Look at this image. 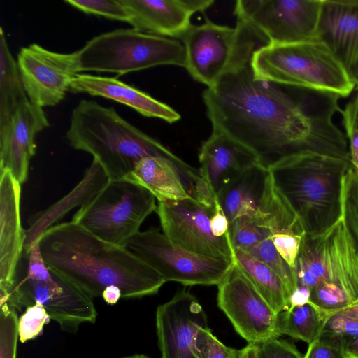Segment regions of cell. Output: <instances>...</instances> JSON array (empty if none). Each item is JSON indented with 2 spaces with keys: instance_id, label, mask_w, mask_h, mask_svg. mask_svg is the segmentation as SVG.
Here are the masks:
<instances>
[{
  "instance_id": "cell-1",
  "label": "cell",
  "mask_w": 358,
  "mask_h": 358,
  "mask_svg": "<svg viewBox=\"0 0 358 358\" xmlns=\"http://www.w3.org/2000/svg\"><path fill=\"white\" fill-rule=\"evenodd\" d=\"M255 50L203 93L213 129L240 142L268 169L290 157L317 154L350 160L346 136L334 124L339 95L257 78Z\"/></svg>"
},
{
  "instance_id": "cell-2",
  "label": "cell",
  "mask_w": 358,
  "mask_h": 358,
  "mask_svg": "<svg viewBox=\"0 0 358 358\" xmlns=\"http://www.w3.org/2000/svg\"><path fill=\"white\" fill-rule=\"evenodd\" d=\"M37 242L48 267L92 299L110 285L121 289L122 298H141L157 294L166 282L124 246L104 241L72 221L50 227Z\"/></svg>"
},
{
  "instance_id": "cell-3",
  "label": "cell",
  "mask_w": 358,
  "mask_h": 358,
  "mask_svg": "<svg viewBox=\"0 0 358 358\" xmlns=\"http://www.w3.org/2000/svg\"><path fill=\"white\" fill-rule=\"evenodd\" d=\"M350 166V160L304 154L285 159L268 170L306 234L316 236L342 220L344 181Z\"/></svg>"
},
{
  "instance_id": "cell-4",
  "label": "cell",
  "mask_w": 358,
  "mask_h": 358,
  "mask_svg": "<svg viewBox=\"0 0 358 358\" xmlns=\"http://www.w3.org/2000/svg\"><path fill=\"white\" fill-rule=\"evenodd\" d=\"M66 137L73 148L91 154L110 180L124 179L145 157L181 159L122 118L113 108L94 101L82 99L73 109Z\"/></svg>"
},
{
  "instance_id": "cell-5",
  "label": "cell",
  "mask_w": 358,
  "mask_h": 358,
  "mask_svg": "<svg viewBox=\"0 0 358 358\" xmlns=\"http://www.w3.org/2000/svg\"><path fill=\"white\" fill-rule=\"evenodd\" d=\"M255 76L278 84L331 92L341 98L355 90L345 70L320 39L292 43H268L251 59Z\"/></svg>"
},
{
  "instance_id": "cell-6",
  "label": "cell",
  "mask_w": 358,
  "mask_h": 358,
  "mask_svg": "<svg viewBox=\"0 0 358 358\" xmlns=\"http://www.w3.org/2000/svg\"><path fill=\"white\" fill-rule=\"evenodd\" d=\"M27 255L26 272H17L11 288L0 294V303H7L17 311L40 303L51 320L68 333H76L83 323L96 322L97 311L93 299L48 267L38 242Z\"/></svg>"
},
{
  "instance_id": "cell-7",
  "label": "cell",
  "mask_w": 358,
  "mask_h": 358,
  "mask_svg": "<svg viewBox=\"0 0 358 358\" xmlns=\"http://www.w3.org/2000/svg\"><path fill=\"white\" fill-rule=\"evenodd\" d=\"M80 72H110L124 75L159 65H185V50L180 41L119 29L101 34L78 50Z\"/></svg>"
},
{
  "instance_id": "cell-8",
  "label": "cell",
  "mask_w": 358,
  "mask_h": 358,
  "mask_svg": "<svg viewBox=\"0 0 358 358\" xmlns=\"http://www.w3.org/2000/svg\"><path fill=\"white\" fill-rule=\"evenodd\" d=\"M155 199L147 189L129 180H109L80 207L72 222L104 241L124 246L156 211Z\"/></svg>"
},
{
  "instance_id": "cell-9",
  "label": "cell",
  "mask_w": 358,
  "mask_h": 358,
  "mask_svg": "<svg viewBox=\"0 0 358 358\" xmlns=\"http://www.w3.org/2000/svg\"><path fill=\"white\" fill-rule=\"evenodd\" d=\"M180 40L185 50V68L207 87L213 85L243 55L268 44L240 20L230 27L206 18L203 24H192Z\"/></svg>"
},
{
  "instance_id": "cell-10",
  "label": "cell",
  "mask_w": 358,
  "mask_h": 358,
  "mask_svg": "<svg viewBox=\"0 0 358 358\" xmlns=\"http://www.w3.org/2000/svg\"><path fill=\"white\" fill-rule=\"evenodd\" d=\"M294 271L297 285L331 284L358 303V249L342 220L322 234L305 235Z\"/></svg>"
},
{
  "instance_id": "cell-11",
  "label": "cell",
  "mask_w": 358,
  "mask_h": 358,
  "mask_svg": "<svg viewBox=\"0 0 358 358\" xmlns=\"http://www.w3.org/2000/svg\"><path fill=\"white\" fill-rule=\"evenodd\" d=\"M124 246L157 271L166 282L184 285H217L234 263L187 251L156 228L139 231Z\"/></svg>"
},
{
  "instance_id": "cell-12",
  "label": "cell",
  "mask_w": 358,
  "mask_h": 358,
  "mask_svg": "<svg viewBox=\"0 0 358 358\" xmlns=\"http://www.w3.org/2000/svg\"><path fill=\"white\" fill-rule=\"evenodd\" d=\"M322 0H238L234 15L268 43L292 44L317 38Z\"/></svg>"
},
{
  "instance_id": "cell-13",
  "label": "cell",
  "mask_w": 358,
  "mask_h": 358,
  "mask_svg": "<svg viewBox=\"0 0 358 358\" xmlns=\"http://www.w3.org/2000/svg\"><path fill=\"white\" fill-rule=\"evenodd\" d=\"M214 210L189 197L158 202L156 212L163 233L173 243L201 256L234 262L230 238L217 237L211 230L210 220Z\"/></svg>"
},
{
  "instance_id": "cell-14",
  "label": "cell",
  "mask_w": 358,
  "mask_h": 358,
  "mask_svg": "<svg viewBox=\"0 0 358 358\" xmlns=\"http://www.w3.org/2000/svg\"><path fill=\"white\" fill-rule=\"evenodd\" d=\"M217 288V305L242 338L256 344L278 337V314L234 261Z\"/></svg>"
},
{
  "instance_id": "cell-15",
  "label": "cell",
  "mask_w": 358,
  "mask_h": 358,
  "mask_svg": "<svg viewBox=\"0 0 358 358\" xmlns=\"http://www.w3.org/2000/svg\"><path fill=\"white\" fill-rule=\"evenodd\" d=\"M17 66L29 100L43 108L64 99L80 72L78 50L60 53L32 43L17 55Z\"/></svg>"
},
{
  "instance_id": "cell-16",
  "label": "cell",
  "mask_w": 358,
  "mask_h": 358,
  "mask_svg": "<svg viewBox=\"0 0 358 358\" xmlns=\"http://www.w3.org/2000/svg\"><path fill=\"white\" fill-rule=\"evenodd\" d=\"M208 326L197 299L183 289L156 311V329L161 358H196L193 342L196 331Z\"/></svg>"
},
{
  "instance_id": "cell-17",
  "label": "cell",
  "mask_w": 358,
  "mask_h": 358,
  "mask_svg": "<svg viewBox=\"0 0 358 358\" xmlns=\"http://www.w3.org/2000/svg\"><path fill=\"white\" fill-rule=\"evenodd\" d=\"M49 125L41 107L29 100L20 106L0 124V171L8 170L20 184L25 182L36 152L35 137Z\"/></svg>"
},
{
  "instance_id": "cell-18",
  "label": "cell",
  "mask_w": 358,
  "mask_h": 358,
  "mask_svg": "<svg viewBox=\"0 0 358 358\" xmlns=\"http://www.w3.org/2000/svg\"><path fill=\"white\" fill-rule=\"evenodd\" d=\"M132 29L145 34L180 39L191 18L214 3L213 0H120Z\"/></svg>"
},
{
  "instance_id": "cell-19",
  "label": "cell",
  "mask_w": 358,
  "mask_h": 358,
  "mask_svg": "<svg viewBox=\"0 0 358 358\" xmlns=\"http://www.w3.org/2000/svg\"><path fill=\"white\" fill-rule=\"evenodd\" d=\"M322 41L358 89V0H322L317 29Z\"/></svg>"
},
{
  "instance_id": "cell-20",
  "label": "cell",
  "mask_w": 358,
  "mask_h": 358,
  "mask_svg": "<svg viewBox=\"0 0 358 358\" xmlns=\"http://www.w3.org/2000/svg\"><path fill=\"white\" fill-rule=\"evenodd\" d=\"M124 179L147 189L158 202H166L191 197L202 178L199 169L182 159L149 156L140 159Z\"/></svg>"
},
{
  "instance_id": "cell-21",
  "label": "cell",
  "mask_w": 358,
  "mask_h": 358,
  "mask_svg": "<svg viewBox=\"0 0 358 358\" xmlns=\"http://www.w3.org/2000/svg\"><path fill=\"white\" fill-rule=\"evenodd\" d=\"M20 195V182L9 171H0V294L13 286L24 252Z\"/></svg>"
},
{
  "instance_id": "cell-22",
  "label": "cell",
  "mask_w": 358,
  "mask_h": 358,
  "mask_svg": "<svg viewBox=\"0 0 358 358\" xmlns=\"http://www.w3.org/2000/svg\"><path fill=\"white\" fill-rule=\"evenodd\" d=\"M199 161V173L215 196L247 169L259 164L248 148L215 129L202 143Z\"/></svg>"
},
{
  "instance_id": "cell-23",
  "label": "cell",
  "mask_w": 358,
  "mask_h": 358,
  "mask_svg": "<svg viewBox=\"0 0 358 358\" xmlns=\"http://www.w3.org/2000/svg\"><path fill=\"white\" fill-rule=\"evenodd\" d=\"M70 91L101 96L124 104L147 117L173 123L180 115L169 105L116 78L78 73L71 83Z\"/></svg>"
},
{
  "instance_id": "cell-24",
  "label": "cell",
  "mask_w": 358,
  "mask_h": 358,
  "mask_svg": "<svg viewBox=\"0 0 358 358\" xmlns=\"http://www.w3.org/2000/svg\"><path fill=\"white\" fill-rule=\"evenodd\" d=\"M260 212L273 245L294 270L306 232L296 213L274 187L271 176L262 201Z\"/></svg>"
},
{
  "instance_id": "cell-25",
  "label": "cell",
  "mask_w": 358,
  "mask_h": 358,
  "mask_svg": "<svg viewBox=\"0 0 358 358\" xmlns=\"http://www.w3.org/2000/svg\"><path fill=\"white\" fill-rule=\"evenodd\" d=\"M99 162L93 159L84 177L75 188L57 203L45 210L38 212L29 220V227L24 230V252L27 254L41 236L64 215L76 206H82L90 200L109 181Z\"/></svg>"
},
{
  "instance_id": "cell-26",
  "label": "cell",
  "mask_w": 358,
  "mask_h": 358,
  "mask_svg": "<svg viewBox=\"0 0 358 358\" xmlns=\"http://www.w3.org/2000/svg\"><path fill=\"white\" fill-rule=\"evenodd\" d=\"M269 170L255 164L237 177L216 196L230 224L236 219L260 213V206L268 182Z\"/></svg>"
},
{
  "instance_id": "cell-27",
  "label": "cell",
  "mask_w": 358,
  "mask_h": 358,
  "mask_svg": "<svg viewBox=\"0 0 358 358\" xmlns=\"http://www.w3.org/2000/svg\"><path fill=\"white\" fill-rule=\"evenodd\" d=\"M234 262L277 314L289 308V294L272 269L243 250H234Z\"/></svg>"
},
{
  "instance_id": "cell-28",
  "label": "cell",
  "mask_w": 358,
  "mask_h": 358,
  "mask_svg": "<svg viewBox=\"0 0 358 358\" xmlns=\"http://www.w3.org/2000/svg\"><path fill=\"white\" fill-rule=\"evenodd\" d=\"M330 316L310 302L289 307L277 315L276 336L287 335L309 344L319 337Z\"/></svg>"
},
{
  "instance_id": "cell-29",
  "label": "cell",
  "mask_w": 358,
  "mask_h": 358,
  "mask_svg": "<svg viewBox=\"0 0 358 358\" xmlns=\"http://www.w3.org/2000/svg\"><path fill=\"white\" fill-rule=\"evenodd\" d=\"M29 101L20 75L17 63L0 29V124L6 122L15 111Z\"/></svg>"
},
{
  "instance_id": "cell-30",
  "label": "cell",
  "mask_w": 358,
  "mask_h": 358,
  "mask_svg": "<svg viewBox=\"0 0 358 358\" xmlns=\"http://www.w3.org/2000/svg\"><path fill=\"white\" fill-rule=\"evenodd\" d=\"M229 237L234 250H247L270 238V232L261 215L239 217L229 226Z\"/></svg>"
},
{
  "instance_id": "cell-31",
  "label": "cell",
  "mask_w": 358,
  "mask_h": 358,
  "mask_svg": "<svg viewBox=\"0 0 358 358\" xmlns=\"http://www.w3.org/2000/svg\"><path fill=\"white\" fill-rule=\"evenodd\" d=\"M244 251L272 269L282 280L289 296L295 290L297 287L295 271L278 252L270 238Z\"/></svg>"
},
{
  "instance_id": "cell-32",
  "label": "cell",
  "mask_w": 358,
  "mask_h": 358,
  "mask_svg": "<svg viewBox=\"0 0 358 358\" xmlns=\"http://www.w3.org/2000/svg\"><path fill=\"white\" fill-rule=\"evenodd\" d=\"M342 220L358 249V171L351 166L344 181Z\"/></svg>"
},
{
  "instance_id": "cell-33",
  "label": "cell",
  "mask_w": 358,
  "mask_h": 358,
  "mask_svg": "<svg viewBox=\"0 0 358 358\" xmlns=\"http://www.w3.org/2000/svg\"><path fill=\"white\" fill-rule=\"evenodd\" d=\"M309 302L330 315L355 303L345 292L329 283L312 288Z\"/></svg>"
},
{
  "instance_id": "cell-34",
  "label": "cell",
  "mask_w": 358,
  "mask_h": 358,
  "mask_svg": "<svg viewBox=\"0 0 358 358\" xmlns=\"http://www.w3.org/2000/svg\"><path fill=\"white\" fill-rule=\"evenodd\" d=\"M0 358H17V311L7 303H0Z\"/></svg>"
},
{
  "instance_id": "cell-35",
  "label": "cell",
  "mask_w": 358,
  "mask_h": 358,
  "mask_svg": "<svg viewBox=\"0 0 358 358\" xmlns=\"http://www.w3.org/2000/svg\"><path fill=\"white\" fill-rule=\"evenodd\" d=\"M51 318L46 309L40 303L28 306L17 321V331L21 343H25L40 336L45 325Z\"/></svg>"
},
{
  "instance_id": "cell-36",
  "label": "cell",
  "mask_w": 358,
  "mask_h": 358,
  "mask_svg": "<svg viewBox=\"0 0 358 358\" xmlns=\"http://www.w3.org/2000/svg\"><path fill=\"white\" fill-rule=\"evenodd\" d=\"M64 2L87 13L127 22L128 13L120 0H66Z\"/></svg>"
},
{
  "instance_id": "cell-37",
  "label": "cell",
  "mask_w": 358,
  "mask_h": 358,
  "mask_svg": "<svg viewBox=\"0 0 358 358\" xmlns=\"http://www.w3.org/2000/svg\"><path fill=\"white\" fill-rule=\"evenodd\" d=\"M193 349L196 358H231L235 351L220 341L208 326L201 327L196 331Z\"/></svg>"
},
{
  "instance_id": "cell-38",
  "label": "cell",
  "mask_w": 358,
  "mask_h": 358,
  "mask_svg": "<svg viewBox=\"0 0 358 358\" xmlns=\"http://www.w3.org/2000/svg\"><path fill=\"white\" fill-rule=\"evenodd\" d=\"M346 343L336 336L321 333L308 344L303 358H346Z\"/></svg>"
},
{
  "instance_id": "cell-39",
  "label": "cell",
  "mask_w": 358,
  "mask_h": 358,
  "mask_svg": "<svg viewBox=\"0 0 358 358\" xmlns=\"http://www.w3.org/2000/svg\"><path fill=\"white\" fill-rule=\"evenodd\" d=\"M256 344L257 358H303L294 343L278 337H273Z\"/></svg>"
},
{
  "instance_id": "cell-40",
  "label": "cell",
  "mask_w": 358,
  "mask_h": 358,
  "mask_svg": "<svg viewBox=\"0 0 358 358\" xmlns=\"http://www.w3.org/2000/svg\"><path fill=\"white\" fill-rule=\"evenodd\" d=\"M321 333L338 337L346 345L358 336V322L339 313L331 315Z\"/></svg>"
},
{
  "instance_id": "cell-41",
  "label": "cell",
  "mask_w": 358,
  "mask_h": 358,
  "mask_svg": "<svg viewBox=\"0 0 358 358\" xmlns=\"http://www.w3.org/2000/svg\"><path fill=\"white\" fill-rule=\"evenodd\" d=\"M210 222L211 230L215 236L220 238H230L229 222L217 196L215 199V210L210 216Z\"/></svg>"
},
{
  "instance_id": "cell-42",
  "label": "cell",
  "mask_w": 358,
  "mask_h": 358,
  "mask_svg": "<svg viewBox=\"0 0 358 358\" xmlns=\"http://www.w3.org/2000/svg\"><path fill=\"white\" fill-rule=\"evenodd\" d=\"M356 90L357 93L341 111L346 133L358 129V89Z\"/></svg>"
},
{
  "instance_id": "cell-43",
  "label": "cell",
  "mask_w": 358,
  "mask_h": 358,
  "mask_svg": "<svg viewBox=\"0 0 358 358\" xmlns=\"http://www.w3.org/2000/svg\"><path fill=\"white\" fill-rule=\"evenodd\" d=\"M349 141V156L351 167L358 171V129L346 133Z\"/></svg>"
},
{
  "instance_id": "cell-44",
  "label": "cell",
  "mask_w": 358,
  "mask_h": 358,
  "mask_svg": "<svg viewBox=\"0 0 358 358\" xmlns=\"http://www.w3.org/2000/svg\"><path fill=\"white\" fill-rule=\"evenodd\" d=\"M310 289L302 285H297L289 296V307L302 306L309 302Z\"/></svg>"
},
{
  "instance_id": "cell-45",
  "label": "cell",
  "mask_w": 358,
  "mask_h": 358,
  "mask_svg": "<svg viewBox=\"0 0 358 358\" xmlns=\"http://www.w3.org/2000/svg\"><path fill=\"white\" fill-rule=\"evenodd\" d=\"M101 297L109 305H114L122 298V291L116 285L107 287L103 292Z\"/></svg>"
},
{
  "instance_id": "cell-46",
  "label": "cell",
  "mask_w": 358,
  "mask_h": 358,
  "mask_svg": "<svg viewBox=\"0 0 358 358\" xmlns=\"http://www.w3.org/2000/svg\"><path fill=\"white\" fill-rule=\"evenodd\" d=\"M257 345L249 343L245 348L235 350L233 358H257Z\"/></svg>"
},
{
  "instance_id": "cell-47",
  "label": "cell",
  "mask_w": 358,
  "mask_h": 358,
  "mask_svg": "<svg viewBox=\"0 0 358 358\" xmlns=\"http://www.w3.org/2000/svg\"><path fill=\"white\" fill-rule=\"evenodd\" d=\"M346 358H358V336L345 348Z\"/></svg>"
},
{
  "instance_id": "cell-48",
  "label": "cell",
  "mask_w": 358,
  "mask_h": 358,
  "mask_svg": "<svg viewBox=\"0 0 358 358\" xmlns=\"http://www.w3.org/2000/svg\"><path fill=\"white\" fill-rule=\"evenodd\" d=\"M336 313L341 314L358 322V303L350 305Z\"/></svg>"
},
{
  "instance_id": "cell-49",
  "label": "cell",
  "mask_w": 358,
  "mask_h": 358,
  "mask_svg": "<svg viewBox=\"0 0 358 358\" xmlns=\"http://www.w3.org/2000/svg\"><path fill=\"white\" fill-rule=\"evenodd\" d=\"M120 358H150L147 355H142V354H135L130 356H126Z\"/></svg>"
},
{
  "instance_id": "cell-50",
  "label": "cell",
  "mask_w": 358,
  "mask_h": 358,
  "mask_svg": "<svg viewBox=\"0 0 358 358\" xmlns=\"http://www.w3.org/2000/svg\"><path fill=\"white\" fill-rule=\"evenodd\" d=\"M233 356H234V354H233V355H232L231 358H233Z\"/></svg>"
}]
</instances>
